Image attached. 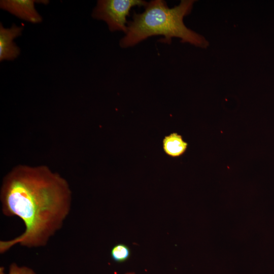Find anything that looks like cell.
Masks as SVG:
<instances>
[{"instance_id":"5b68a950","label":"cell","mask_w":274,"mask_h":274,"mask_svg":"<svg viewBox=\"0 0 274 274\" xmlns=\"http://www.w3.org/2000/svg\"><path fill=\"white\" fill-rule=\"evenodd\" d=\"M22 25L13 24L10 27L5 28L0 23V61L12 60L20 54V49L14 40L22 35Z\"/></svg>"},{"instance_id":"3957f363","label":"cell","mask_w":274,"mask_h":274,"mask_svg":"<svg viewBox=\"0 0 274 274\" xmlns=\"http://www.w3.org/2000/svg\"><path fill=\"white\" fill-rule=\"evenodd\" d=\"M148 2L143 0H99L92 12V17L106 22L111 31H127V17L133 7H144Z\"/></svg>"},{"instance_id":"52a82bcc","label":"cell","mask_w":274,"mask_h":274,"mask_svg":"<svg viewBox=\"0 0 274 274\" xmlns=\"http://www.w3.org/2000/svg\"><path fill=\"white\" fill-rule=\"evenodd\" d=\"M131 251L129 248L124 244L115 245L111 251L112 259L115 262L122 263L127 261L130 257Z\"/></svg>"},{"instance_id":"277c9868","label":"cell","mask_w":274,"mask_h":274,"mask_svg":"<svg viewBox=\"0 0 274 274\" xmlns=\"http://www.w3.org/2000/svg\"><path fill=\"white\" fill-rule=\"evenodd\" d=\"M47 4L48 1L1 0L0 8L19 19L32 23H39L43 18L35 8V3Z\"/></svg>"},{"instance_id":"7a4b0ae2","label":"cell","mask_w":274,"mask_h":274,"mask_svg":"<svg viewBox=\"0 0 274 274\" xmlns=\"http://www.w3.org/2000/svg\"><path fill=\"white\" fill-rule=\"evenodd\" d=\"M195 2L182 0L172 8L163 0L148 2L143 12H134L132 20L128 22L125 36L120 41V46L132 47L148 37L163 36L160 41L164 43L170 44L172 38L176 37L182 43L206 48L209 44L205 38L187 28L183 22L184 17L191 13Z\"/></svg>"},{"instance_id":"9c48e42d","label":"cell","mask_w":274,"mask_h":274,"mask_svg":"<svg viewBox=\"0 0 274 274\" xmlns=\"http://www.w3.org/2000/svg\"><path fill=\"white\" fill-rule=\"evenodd\" d=\"M125 274H135L134 272H126Z\"/></svg>"},{"instance_id":"6da1fadb","label":"cell","mask_w":274,"mask_h":274,"mask_svg":"<svg viewBox=\"0 0 274 274\" xmlns=\"http://www.w3.org/2000/svg\"><path fill=\"white\" fill-rule=\"evenodd\" d=\"M0 199L3 214L18 217L25 227L18 236L0 242L3 253L16 244L46 246L70 212L72 191L67 181L47 166L18 165L4 177Z\"/></svg>"},{"instance_id":"ba28073f","label":"cell","mask_w":274,"mask_h":274,"mask_svg":"<svg viewBox=\"0 0 274 274\" xmlns=\"http://www.w3.org/2000/svg\"><path fill=\"white\" fill-rule=\"evenodd\" d=\"M9 274H36L31 268L26 266H19L15 263L11 264Z\"/></svg>"},{"instance_id":"8992f818","label":"cell","mask_w":274,"mask_h":274,"mask_svg":"<svg viewBox=\"0 0 274 274\" xmlns=\"http://www.w3.org/2000/svg\"><path fill=\"white\" fill-rule=\"evenodd\" d=\"M162 143L164 152L172 157L182 156L188 147V143L184 141L182 136L176 132L165 136Z\"/></svg>"}]
</instances>
